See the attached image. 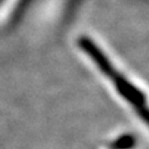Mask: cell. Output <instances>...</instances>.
<instances>
[{
	"instance_id": "obj_1",
	"label": "cell",
	"mask_w": 149,
	"mask_h": 149,
	"mask_svg": "<svg viewBox=\"0 0 149 149\" xmlns=\"http://www.w3.org/2000/svg\"><path fill=\"white\" fill-rule=\"evenodd\" d=\"M132 142H133V139L130 138V137H125V138L119 139L118 143H117V147L118 148H128Z\"/></svg>"
}]
</instances>
